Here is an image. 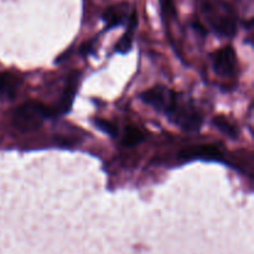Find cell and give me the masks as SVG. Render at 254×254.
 Returning a JSON list of instances; mask_svg holds the SVG:
<instances>
[{
    "label": "cell",
    "instance_id": "cell-1",
    "mask_svg": "<svg viewBox=\"0 0 254 254\" xmlns=\"http://www.w3.org/2000/svg\"><path fill=\"white\" fill-rule=\"evenodd\" d=\"M202 14L206 22L217 35L233 37L238 31L237 14L222 0H206L202 4Z\"/></svg>",
    "mask_w": 254,
    "mask_h": 254
},
{
    "label": "cell",
    "instance_id": "cell-2",
    "mask_svg": "<svg viewBox=\"0 0 254 254\" xmlns=\"http://www.w3.org/2000/svg\"><path fill=\"white\" fill-rule=\"evenodd\" d=\"M47 118H51L50 107L36 101H27L12 112L11 124L21 133H32L39 130Z\"/></svg>",
    "mask_w": 254,
    "mask_h": 254
},
{
    "label": "cell",
    "instance_id": "cell-3",
    "mask_svg": "<svg viewBox=\"0 0 254 254\" xmlns=\"http://www.w3.org/2000/svg\"><path fill=\"white\" fill-rule=\"evenodd\" d=\"M166 117L185 131H197L203 122L202 113L190 102L184 101L181 97H178V101Z\"/></svg>",
    "mask_w": 254,
    "mask_h": 254
},
{
    "label": "cell",
    "instance_id": "cell-4",
    "mask_svg": "<svg viewBox=\"0 0 254 254\" xmlns=\"http://www.w3.org/2000/svg\"><path fill=\"white\" fill-rule=\"evenodd\" d=\"M178 97V93L175 91L168 88L166 86H161V84L151 87L148 91L143 92L140 94V98L144 103L153 107L155 111L164 113L165 116L171 111L174 104L176 103Z\"/></svg>",
    "mask_w": 254,
    "mask_h": 254
},
{
    "label": "cell",
    "instance_id": "cell-5",
    "mask_svg": "<svg viewBox=\"0 0 254 254\" xmlns=\"http://www.w3.org/2000/svg\"><path fill=\"white\" fill-rule=\"evenodd\" d=\"M79 79H81V72L73 71L68 74L64 86V92L61 94V98L59 99L55 107H50L51 112V118H57L60 116L68 113L73 106L74 97H76L77 89L79 86Z\"/></svg>",
    "mask_w": 254,
    "mask_h": 254
},
{
    "label": "cell",
    "instance_id": "cell-6",
    "mask_svg": "<svg viewBox=\"0 0 254 254\" xmlns=\"http://www.w3.org/2000/svg\"><path fill=\"white\" fill-rule=\"evenodd\" d=\"M213 71L220 77H232L237 68V57L232 46H225L211 55Z\"/></svg>",
    "mask_w": 254,
    "mask_h": 254
},
{
    "label": "cell",
    "instance_id": "cell-7",
    "mask_svg": "<svg viewBox=\"0 0 254 254\" xmlns=\"http://www.w3.org/2000/svg\"><path fill=\"white\" fill-rule=\"evenodd\" d=\"M179 158L181 160H211V161H223V154L221 153L220 149L212 144L207 145H196L191 148L184 149Z\"/></svg>",
    "mask_w": 254,
    "mask_h": 254
},
{
    "label": "cell",
    "instance_id": "cell-8",
    "mask_svg": "<svg viewBox=\"0 0 254 254\" xmlns=\"http://www.w3.org/2000/svg\"><path fill=\"white\" fill-rule=\"evenodd\" d=\"M130 12L131 11H129V4L124 1L107 7L102 15V19L106 22V29H114V27L127 24Z\"/></svg>",
    "mask_w": 254,
    "mask_h": 254
},
{
    "label": "cell",
    "instance_id": "cell-9",
    "mask_svg": "<svg viewBox=\"0 0 254 254\" xmlns=\"http://www.w3.org/2000/svg\"><path fill=\"white\" fill-rule=\"evenodd\" d=\"M213 124L216 126V128L218 130L222 131L225 135H227L228 138H232V139H237L238 138V134H240V130H238L237 126L235 123L227 119L226 117L223 116H218L215 117L213 119Z\"/></svg>",
    "mask_w": 254,
    "mask_h": 254
},
{
    "label": "cell",
    "instance_id": "cell-10",
    "mask_svg": "<svg viewBox=\"0 0 254 254\" xmlns=\"http://www.w3.org/2000/svg\"><path fill=\"white\" fill-rule=\"evenodd\" d=\"M16 91V83L10 74L0 72V99H12Z\"/></svg>",
    "mask_w": 254,
    "mask_h": 254
},
{
    "label": "cell",
    "instance_id": "cell-11",
    "mask_svg": "<svg viewBox=\"0 0 254 254\" xmlns=\"http://www.w3.org/2000/svg\"><path fill=\"white\" fill-rule=\"evenodd\" d=\"M144 140V134L143 131L139 130L135 127H128L126 130V134L123 136V145L128 146V148H133V146L138 145L139 143Z\"/></svg>",
    "mask_w": 254,
    "mask_h": 254
},
{
    "label": "cell",
    "instance_id": "cell-12",
    "mask_svg": "<svg viewBox=\"0 0 254 254\" xmlns=\"http://www.w3.org/2000/svg\"><path fill=\"white\" fill-rule=\"evenodd\" d=\"M131 46H133V31H127L121 39L118 40V42L114 46V50H116L118 54H128L131 50Z\"/></svg>",
    "mask_w": 254,
    "mask_h": 254
},
{
    "label": "cell",
    "instance_id": "cell-13",
    "mask_svg": "<svg viewBox=\"0 0 254 254\" xmlns=\"http://www.w3.org/2000/svg\"><path fill=\"white\" fill-rule=\"evenodd\" d=\"M94 126L98 129H101L102 131H104L106 134L111 135L112 138H117L118 136V128L114 123L107 121V119L102 118H96L94 119Z\"/></svg>",
    "mask_w": 254,
    "mask_h": 254
}]
</instances>
